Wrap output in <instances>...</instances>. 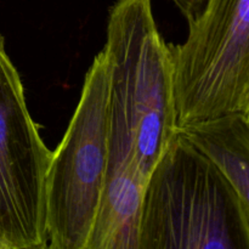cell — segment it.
Returning <instances> with one entry per match:
<instances>
[{
  "instance_id": "ba28073f",
  "label": "cell",
  "mask_w": 249,
  "mask_h": 249,
  "mask_svg": "<svg viewBox=\"0 0 249 249\" xmlns=\"http://www.w3.org/2000/svg\"><path fill=\"white\" fill-rule=\"evenodd\" d=\"M11 249H53L51 246L49 245L48 241H44V242L36 243V245L26 246V247H19V248H11Z\"/></svg>"
},
{
  "instance_id": "8992f818",
  "label": "cell",
  "mask_w": 249,
  "mask_h": 249,
  "mask_svg": "<svg viewBox=\"0 0 249 249\" xmlns=\"http://www.w3.org/2000/svg\"><path fill=\"white\" fill-rule=\"evenodd\" d=\"M207 156L235 190L249 221V122L242 113L208 119L179 129Z\"/></svg>"
},
{
  "instance_id": "277c9868",
  "label": "cell",
  "mask_w": 249,
  "mask_h": 249,
  "mask_svg": "<svg viewBox=\"0 0 249 249\" xmlns=\"http://www.w3.org/2000/svg\"><path fill=\"white\" fill-rule=\"evenodd\" d=\"M172 53L179 129L242 113L249 99V0H209Z\"/></svg>"
},
{
  "instance_id": "7a4b0ae2",
  "label": "cell",
  "mask_w": 249,
  "mask_h": 249,
  "mask_svg": "<svg viewBox=\"0 0 249 249\" xmlns=\"http://www.w3.org/2000/svg\"><path fill=\"white\" fill-rule=\"evenodd\" d=\"M106 36L111 102L130 129L139 170L150 180L179 133L172 46L158 29L152 0H117Z\"/></svg>"
},
{
  "instance_id": "52a82bcc",
  "label": "cell",
  "mask_w": 249,
  "mask_h": 249,
  "mask_svg": "<svg viewBox=\"0 0 249 249\" xmlns=\"http://www.w3.org/2000/svg\"><path fill=\"white\" fill-rule=\"evenodd\" d=\"M208 1L209 0H173L189 24L194 23L199 18Z\"/></svg>"
},
{
  "instance_id": "9c48e42d",
  "label": "cell",
  "mask_w": 249,
  "mask_h": 249,
  "mask_svg": "<svg viewBox=\"0 0 249 249\" xmlns=\"http://www.w3.org/2000/svg\"><path fill=\"white\" fill-rule=\"evenodd\" d=\"M242 114L246 117V118H247V121L249 122V99H248V101H247V105H246L245 109H243V111H242Z\"/></svg>"
},
{
  "instance_id": "3957f363",
  "label": "cell",
  "mask_w": 249,
  "mask_h": 249,
  "mask_svg": "<svg viewBox=\"0 0 249 249\" xmlns=\"http://www.w3.org/2000/svg\"><path fill=\"white\" fill-rule=\"evenodd\" d=\"M109 128L111 66L102 49L85 74L79 101L46 173V233L53 249H84L104 194Z\"/></svg>"
},
{
  "instance_id": "6da1fadb",
  "label": "cell",
  "mask_w": 249,
  "mask_h": 249,
  "mask_svg": "<svg viewBox=\"0 0 249 249\" xmlns=\"http://www.w3.org/2000/svg\"><path fill=\"white\" fill-rule=\"evenodd\" d=\"M140 249H249V221L219 168L178 133L143 197Z\"/></svg>"
},
{
  "instance_id": "5b68a950",
  "label": "cell",
  "mask_w": 249,
  "mask_h": 249,
  "mask_svg": "<svg viewBox=\"0 0 249 249\" xmlns=\"http://www.w3.org/2000/svg\"><path fill=\"white\" fill-rule=\"evenodd\" d=\"M51 157L0 34V249L48 241L45 180Z\"/></svg>"
}]
</instances>
